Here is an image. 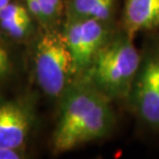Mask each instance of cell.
Returning a JSON list of instances; mask_svg holds the SVG:
<instances>
[{
	"mask_svg": "<svg viewBox=\"0 0 159 159\" xmlns=\"http://www.w3.org/2000/svg\"><path fill=\"white\" fill-rule=\"evenodd\" d=\"M158 60H159V55H158Z\"/></svg>",
	"mask_w": 159,
	"mask_h": 159,
	"instance_id": "cell-15",
	"label": "cell"
},
{
	"mask_svg": "<svg viewBox=\"0 0 159 159\" xmlns=\"http://www.w3.org/2000/svg\"><path fill=\"white\" fill-rule=\"evenodd\" d=\"M61 97L60 115L53 135L56 154L102 139L113 129L115 115L111 99L86 78L71 83Z\"/></svg>",
	"mask_w": 159,
	"mask_h": 159,
	"instance_id": "cell-1",
	"label": "cell"
},
{
	"mask_svg": "<svg viewBox=\"0 0 159 159\" xmlns=\"http://www.w3.org/2000/svg\"><path fill=\"white\" fill-rule=\"evenodd\" d=\"M62 33L72 58L75 75H83L88 70L111 39L107 22L95 19L67 18Z\"/></svg>",
	"mask_w": 159,
	"mask_h": 159,
	"instance_id": "cell-4",
	"label": "cell"
},
{
	"mask_svg": "<svg viewBox=\"0 0 159 159\" xmlns=\"http://www.w3.org/2000/svg\"><path fill=\"white\" fill-rule=\"evenodd\" d=\"M132 40L125 33L111 37L83 75L111 100L131 94L141 66V55Z\"/></svg>",
	"mask_w": 159,
	"mask_h": 159,
	"instance_id": "cell-2",
	"label": "cell"
},
{
	"mask_svg": "<svg viewBox=\"0 0 159 159\" xmlns=\"http://www.w3.org/2000/svg\"><path fill=\"white\" fill-rule=\"evenodd\" d=\"M39 1L43 12L41 23L50 24L60 17L63 8L62 0H39Z\"/></svg>",
	"mask_w": 159,
	"mask_h": 159,
	"instance_id": "cell-10",
	"label": "cell"
},
{
	"mask_svg": "<svg viewBox=\"0 0 159 159\" xmlns=\"http://www.w3.org/2000/svg\"><path fill=\"white\" fill-rule=\"evenodd\" d=\"M33 121V109L26 100L0 101V147L23 148Z\"/></svg>",
	"mask_w": 159,
	"mask_h": 159,
	"instance_id": "cell-5",
	"label": "cell"
},
{
	"mask_svg": "<svg viewBox=\"0 0 159 159\" xmlns=\"http://www.w3.org/2000/svg\"><path fill=\"white\" fill-rule=\"evenodd\" d=\"M34 74L37 85L50 97H61L75 75L70 52L62 32L48 30L36 43Z\"/></svg>",
	"mask_w": 159,
	"mask_h": 159,
	"instance_id": "cell-3",
	"label": "cell"
},
{
	"mask_svg": "<svg viewBox=\"0 0 159 159\" xmlns=\"http://www.w3.org/2000/svg\"><path fill=\"white\" fill-rule=\"evenodd\" d=\"M31 14L21 3L9 2L0 14V27L14 39H23L30 32Z\"/></svg>",
	"mask_w": 159,
	"mask_h": 159,
	"instance_id": "cell-8",
	"label": "cell"
},
{
	"mask_svg": "<svg viewBox=\"0 0 159 159\" xmlns=\"http://www.w3.org/2000/svg\"><path fill=\"white\" fill-rule=\"evenodd\" d=\"M123 27L131 39L142 31L159 29V0H125Z\"/></svg>",
	"mask_w": 159,
	"mask_h": 159,
	"instance_id": "cell-7",
	"label": "cell"
},
{
	"mask_svg": "<svg viewBox=\"0 0 159 159\" xmlns=\"http://www.w3.org/2000/svg\"><path fill=\"white\" fill-rule=\"evenodd\" d=\"M12 68L11 57L8 50L0 43V80L4 79L11 74Z\"/></svg>",
	"mask_w": 159,
	"mask_h": 159,
	"instance_id": "cell-11",
	"label": "cell"
},
{
	"mask_svg": "<svg viewBox=\"0 0 159 159\" xmlns=\"http://www.w3.org/2000/svg\"><path fill=\"white\" fill-rule=\"evenodd\" d=\"M24 2L26 3V7L34 18L37 19L39 22H41L43 19V12H41L40 3L39 0H24Z\"/></svg>",
	"mask_w": 159,
	"mask_h": 159,
	"instance_id": "cell-13",
	"label": "cell"
},
{
	"mask_svg": "<svg viewBox=\"0 0 159 159\" xmlns=\"http://www.w3.org/2000/svg\"><path fill=\"white\" fill-rule=\"evenodd\" d=\"M9 2H11V0H0V6H1V7H4V6L7 5Z\"/></svg>",
	"mask_w": 159,
	"mask_h": 159,
	"instance_id": "cell-14",
	"label": "cell"
},
{
	"mask_svg": "<svg viewBox=\"0 0 159 159\" xmlns=\"http://www.w3.org/2000/svg\"><path fill=\"white\" fill-rule=\"evenodd\" d=\"M131 93L139 115L148 125L159 128V60L150 57L136 77Z\"/></svg>",
	"mask_w": 159,
	"mask_h": 159,
	"instance_id": "cell-6",
	"label": "cell"
},
{
	"mask_svg": "<svg viewBox=\"0 0 159 159\" xmlns=\"http://www.w3.org/2000/svg\"><path fill=\"white\" fill-rule=\"evenodd\" d=\"M116 0H70L67 18L95 19L109 23Z\"/></svg>",
	"mask_w": 159,
	"mask_h": 159,
	"instance_id": "cell-9",
	"label": "cell"
},
{
	"mask_svg": "<svg viewBox=\"0 0 159 159\" xmlns=\"http://www.w3.org/2000/svg\"><path fill=\"white\" fill-rule=\"evenodd\" d=\"M24 157L22 148L0 147V159H21Z\"/></svg>",
	"mask_w": 159,
	"mask_h": 159,
	"instance_id": "cell-12",
	"label": "cell"
}]
</instances>
